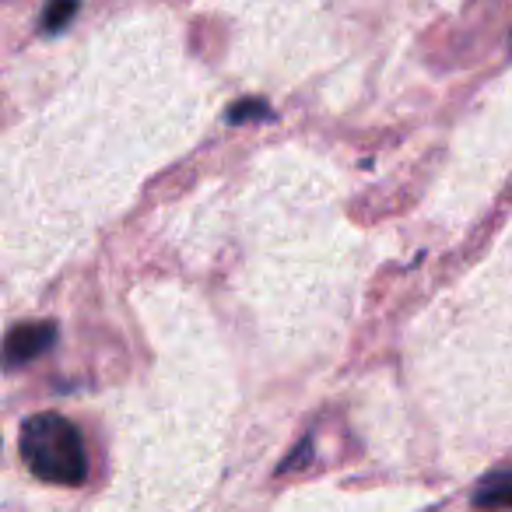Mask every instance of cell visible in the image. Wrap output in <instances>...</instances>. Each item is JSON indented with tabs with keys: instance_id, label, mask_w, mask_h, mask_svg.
Wrapping results in <instances>:
<instances>
[{
	"instance_id": "cell-3",
	"label": "cell",
	"mask_w": 512,
	"mask_h": 512,
	"mask_svg": "<svg viewBox=\"0 0 512 512\" xmlns=\"http://www.w3.org/2000/svg\"><path fill=\"white\" fill-rule=\"evenodd\" d=\"M477 509H512V481H495L474 495Z\"/></svg>"
},
{
	"instance_id": "cell-4",
	"label": "cell",
	"mask_w": 512,
	"mask_h": 512,
	"mask_svg": "<svg viewBox=\"0 0 512 512\" xmlns=\"http://www.w3.org/2000/svg\"><path fill=\"white\" fill-rule=\"evenodd\" d=\"M78 4L81 0H50V8L43 15V29L46 32H60L71 25V18L78 15Z\"/></svg>"
},
{
	"instance_id": "cell-2",
	"label": "cell",
	"mask_w": 512,
	"mask_h": 512,
	"mask_svg": "<svg viewBox=\"0 0 512 512\" xmlns=\"http://www.w3.org/2000/svg\"><path fill=\"white\" fill-rule=\"evenodd\" d=\"M57 341V327L53 323H29V327H15L8 334V365H22V362H32V358L46 355Z\"/></svg>"
},
{
	"instance_id": "cell-1",
	"label": "cell",
	"mask_w": 512,
	"mask_h": 512,
	"mask_svg": "<svg viewBox=\"0 0 512 512\" xmlns=\"http://www.w3.org/2000/svg\"><path fill=\"white\" fill-rule=\"evenodd\" d=\"M22 460L39 481L78 488L88 477V456L81 432L60 414H36L22 425Z\"/></svg>"
}]
</instances>
